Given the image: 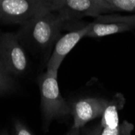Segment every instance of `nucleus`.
<instances>
[{
	"label": "nucleus",
	"instance_id": "7",
	"mask_svg": "<svg viewBox=\"0 0 135 135\" xmlns=\"http://www.w3.org/2000/svg\"><path fill=\"white\" fill-rule=\"evenodd\" d=\"M76 22L70 26L72 30L63 36H61L56 42L51 56L48 60L46 70L57 74L58 69L66 55L83 37H87L89 29L88 23L77 25Z\"/></svg>",
	"mask_w": 135,
	"mask_h": 135
},
{
	"label": "nucleus",
	"instance_id": "12",
	"mask_svg": "<svg viewBox=\"0 0 135 135\" xmlns=\"http://www.w3.org/2000/svg\"><path fill=\"white\" fill-rule=\"evenodd\" d=\"M114 11L135 12V0H105Z\"/></svg>",
	"mask_w": 135,
	"mask_h": 135
},
{
	"label": "nucleus",
	"instance_id": "4",
	"mask_svg": "<svg viewBox=\"0 0 135 135\" xmlns=\"http://www.w3.org/2000/svg\"><path fill=\"white\" fill-rule=\"evenodd\" d=\"M0 62L14 78L22 76L27 72L28 59L16 33H0Z\"/></svg>",
	"mask_w": 135,
	"mask_h": 135
},
{
	"label": "nucleus",
	"instance_id": "13",
	"mask_svg": "<svg viewBox=\"0 0 135 135\" xmlns=\"http://www.w3.org/2000/svg\"><path fill=\"white\" fill-rule=\"evenodd\" d=\"M14 130L15 135H33L28 127L19 120L14 122Z\"/></svg>",
	"mask_w": 135,
	"mask_h": 135
},
{
	"label": "nucleus",
	"instance_id": "3",
	"mask_svg": "<svg viewBox=\"0 0 135 135\" xmlns=\"http://www.w3.org/2000/svg\"><path fill=\"white\" fill-rule=\"evenodd\" d=\"M45 11H55L54 0H0V22L20 25Z\"/></svg>",
	"mask_w": 135,
	"mask_h": 135
},
{
	"label": "nucleus",
	"instance_id": "6",
	"mask_svg": "<svg viewBox=\"0 0 135 135\" xmlns=\"http://www.w3.org/2000/svg\"><path fill=\"white\" fill-rule=\"evenodd\" d=\"M87 37L96 38L132 31L135 28V15H101L88 23Z\"/></svg>",
	"mask_w": 135,
	"mask_h": 135
},
{
	"label": "nucleus",
	"instance_id": "2",
	"mask_svg": "<svg viewBox=\"0 0 135 135\" xmlns=\"http://www.w3.org/2000/svg\"><path fill=\"white\" fill-rule=\"evenodd\" d=\"M41 94V108L44 129L47 130L54 120L70 115V103L62 96L57 82V74L46 70L37 79Z\"/></svg>",
	"mask_w": 135,
	"mask_h": 135
},
{
	"label": "nucleus",
	"instance_id": "9",
	"mask_svg": "<svg viewBox=\"0 0 135 135\" xmlns=\"http://www.w3.org/2000/svg\"><path fill=\"white\" fill-rule=\"evenodd\" d=\"M124 97L120 94H117L112 100H109L108 104L101 116V120L99 125L102 127H107L114 129L120 125L118 112L123 108Z\"/></svg>",
	"mask_w": 135,
	"mask_h": 135
},
{
	"label": "nucleus",
	"instance_id": "11",
	"mask_svg": "<svg viewBox=\"0 0 135 135\" xmlns=\"http://www.w3.org/2000/svg\"><path fill=\"white\" fill-rule=\"evenodd\" d=\"M15 79L0 62V96L9 94L16 89V83Z\"/></svg>",
	"mask_w": 135,
	"mask_h": 135
},
{
	"label": "nucleus",
	"instance_id": "14",
	"mask_svg": "<svg viewBox=\"0 0 135 135\" xmlns=\"http://www.w3.org/2000/svg\"><path fill=\"white\" fill-rule=\"evenodd\" d=\"M66 135H82L80 129H75V128H71L70 131L66 133Z\"/></svg>",
	"mask_w": 135,
	"mask_h": 135
},
{
	"label": "nucleus",
	"instance_id": "10",
	"mask_svg": "<svg viewBox=\"0 0 135 135\" xmlns=\"http://www.w3.org/2000/svg\"><path fill=\"white\" fill-rule=\"evenodd\" d=\"M133 125L125 120L122 123L114 128L102 127L99 124L91 128H87L83 129L82 135H131V132L133 130Z\"/></svg>",
	"mask_w": 135,
	"mask_h": 135
},
{
	"label": "nucleus",
	"instance_id": "5",
	"mask_svg": "<svg viewBox=\"0 0 135 135\" xmlns=\"http://www.w3.org/2000/svg\"><path fill=\"white\" fill-rule=\"evenodd\" d=\"M54 2L55 11L62 15L67 23L85 16L97 17L114 11L105 0H54Z\"/></svg>",
	"mask_w": 135,
	"mask_h": 135
},
{
	"label": "nucleus",
	"instance_id": "8",
	"mask_svg": "<svg viewBox=\"0 0 135 135\" xmlns=\"http://www.w3.org/2000/svg\"><path fill=\"white\" fill-rule=\"evenodd\" d=\"M109 100L98 97H88L70 103L73 128L82 129L88 122L102 116Z\"/></svg>",
	"mask_w": 135,
	"mask_h": 135
},
{
	"label": "nucleus",
	"instance_id": "15",
	"mask_svg": "<svg viewBox=\"0 0 135 135\" xmlns=\"http://www.w3.org/2000/svg\"><path fill=\"white\" fill-rule=\"evenodd\" d=\"M0 135H9V134H8V133H7V131H4V132H3V133H0Z\"/></svg>",
	"mask_w": 135,
	"mask_h": 135
},
{
	"label": "nucleus",
	"instance_id": "1",
	"mask_svg": "<svg viewBox=\"0 0 135 135\" xmlns=\"http://www.w3.org/2000/svg\"><path fill=\"white\" fill-rule=\"evenodd\" d=\"M66 23L58 12L45 11L20 24L16 36L24 49L45 53L54 49Z\"/></svg>",
	"mask_w": 135,
	"mask_h": 135
}]
</instances>
